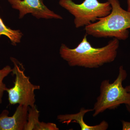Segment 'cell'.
Wrapping results in <instances>:
<instances>
[{
  "label": "cell",
  "instance_id": "cell-7",
  "mask_svg": "<svg viewBox=\"0 0 130 130\" xmlns=\"http://www.w3.org/2000/svg\"><path fill=\"white\" fill-rule=\"evenodd\" d=\"M28 107L19 105L11 116L3 110L0 114V130H24L28 119Z\"/></svg>",
  "mask_w": 130,
  "mask_h": 130
},
{
  "label": "cell",
  "instance_id": "cell-9",
  "mask_svg": "<svg viewBox=\"0 0 130 130\" xmlns=\"http://www.w3.org/2000/svg\"><path fill=\"white\" fill-rule=\"evenodd\" d=\"M40 111L36 105L33 107H28V119L24 130H59L54 123L40 121Z\"/></svg>",
  "mask_w": 130,
  "mask_h": 130
},
{
  "label": "cell",
  "instance_id": "cell-10",
  "mask_svg": "<svg viewBox=\"0 0 130 130\" xmlns=\"http://www.w3.org/2000/svg\"><path fill=\"white\" fill-rule=\"evenodd\" d=\"M4 35L9 38L11 44L16 46L21 42L23 34L19 30H13L6 26L0 17V36Z\"/></svg>",
  "mask_w": 130,
  "mask_h": 130
},
{
  "label": "cell",
  "instance_id": "cell-6",
  "mask_svg": "<svg viewBox=\"0 0 130 130\" xmlns=\"http://www.w3.org/2000/svg\"><path fill=\"white\" fill-rule=\"evenodd\" d=\"M13 9L19 11V18L30 13L37 19H62L63 18L49 9L43 0H8Z\"/></svg>",
  "mask_w": 130,
  "mask_h": 130
},
{
  "label": "cell",
  "instance_id": "cell-4",
  "mask_svg": "<svg viewBox=\"0 0 130 130\" xmlns=\"http://www.w3.org/2000/svg\"><path fill=\"white\" fill-rule=\"evenodd\" d=\"M59 4L74 16L77 28L96 22L98 19L108 15L112 10L108 1L101 3L98 0H85L80 4L75 3L73 0H60Z\"/></svg>",
  "mask_w": 130,
  "mask_h": 130
},
{
  "label": "cell",
  "instance_id": "cell-3",
  "mask_svg": "<svg viewBox=\"0 0 130 130\" xmlns=\"http://www.w3.org/2000/svg\"><path fill=\"white\" fill-rule=\"evenodd\" d=\"M127 77L126 71L121 66L119 68L118 75L113 83H109V79L102 81L100 85V95L93 108V117L107 109H116L122 104L130 106V93L123 86V81Z\"/></svg>",
  "mask_w": 130,
  "mask_h": 130
},
{
  "label": "cell",
  "instance_id": "cell-14",
  "mask_svg": "<svg viewBox=\"0 0 130 130\" xmlns=\"http://www.w3.org/2000/svg\"><path fill=\"white\" fill-rule=\"evenodd\" d=\"M125 89L128 92L130 93V85H128V86H126L125 87Z\"/></svg>",
  "mask_w": 130,
  "mask_h": 130
},
{
  "label": "cell",
  "instance_id": "cell-12",
  "mask_svg": "<svg viewBox=\"0 0 130 130\" xmlns=\"http://www.w3.org/2000/svg\"><path fill=\"white\" fill-rule=\"evenodd\" d=\"M127 111L130 113V106L125 105ZM122 124V130H130V122L121 120Z\"/></svg>",
  "mask_w": 130,
  "mask_h": 130
},
{
  "label": "cell",
  "instance_id": "cell-2",
  "mask_svg": "<svg viewBox=\"0 0 130 130\" xmlns=\"http://www.w3.org/2000/svg\"><path fill=\"white\" fill-rule=\"evenodd\" d=\"M112 7L107 16L85 27L87 35L96 38L113 37L125 40L129 36L130 12L121 7L119 0H107Z\"/></svg>",
  "mask_w": 130,
  "mask_h": 130
},
{
  "label": "cell",
  "instance_id": "cell-5",
  "mask_svg": "<svg viewBox=\"0 0 130 130\" xmlns=\"http://www.w3.org/2000/svg\"><path fill=\"white\" fill-rule=\"evenodd\" d=\"M10 60L13 64L12 73L15 76V78L13 87L7 88L6 90L9 103L34 107L36 102L35 91L40 89V86L31 83L29 77L25 74V69L22 63L13 57H11Z\"/></svg>",
  "mask_w": 130,
  "mask_h": 130
},
{
  "label": "cell",
  "instance_id": "cell-15",
  "mask_svg": "<svg viewBox=\"0 0 130 130\" xmlns=\"http://www.w3.org/2000/svg\"><path fill=\"white\" fill-rule=\"evenodd\" d=\"M1 36H0V37H1Z\"/></svg>",
  "mask_w": 130,
  "mask_h": 130
},
{
  "label": "cell",
  "instance_id": "cell-8",
  "mask_svg": "<svg viewBox=\"0 0 130 130\" xmlns=\"http://www.w3.org/2000/svg\"><path fill=\"white\" fill-rule=\"evenodd\" d=\"M93 109H85L82 108L78 113L74 114L59 115L57 116V119L63 124H70L75 122L79 125L82 130H106L108 128V123L103 120L99 124L95 125H89L84 121V116L89 112L93 111Z\"/></svg>",
  "mask_w": 130,
  "mask_h": 130
},
{
  "label": "cell",
  "instance_id": "cell-13",
  "mask_svg": "<svg viewBox=\"0 0 130 130\" xmlns=\"http://www.w3.org/2000/svg\"><path fill=\"white\" fill-rule=\"evenodd\" d=\"M127 11L130 12V0H127Z\"/></svg>",
  "mask_w": 130,
  "mask_h": 130
},
{
  "label": "cell",
  "instance_id": "cell-11",
  "mask_svg": "<svg viewBox=\"0 0 130 130\" xmlns=\"http://www.w3.org/2000/svg\"><path fill=\"white\" fill-rule=\"evenodd\" d=\"M12 68L9 66H7L0 69V104L2 102V99L4 92L6 91L7 87L3 83L4 78L12 73Z\"/></svg>",
  "mask_w": 130,
  "mask_h": 130
},
{
  "label": "cell",
  "instance_id": "cell-1",
  "mask_svg": "<svg viewBox=\"0 0 130 130\" xmlns=\"http://www.w3.org/2000/svg\"><path fill=\"white\" fill-rule=\"evenodd\" d=\"M119 46V40L113 38L105 46L94 47L88 41L86 34L75 48H70L66 44H61L59 54L70 66L96 68L113 62Z\"/></svg>",
  "mask_w": 130,
  "mask_h": 130
}]
</instances>
